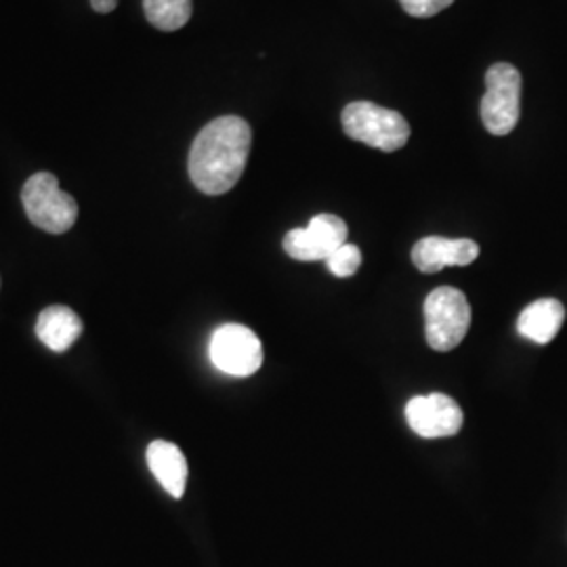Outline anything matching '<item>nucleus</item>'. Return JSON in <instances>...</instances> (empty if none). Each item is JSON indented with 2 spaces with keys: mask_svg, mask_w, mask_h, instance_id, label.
I'll return each mask as SVG.
<instances>
[{
  "mask_svg": "<svg viewBox=\"0 0 567 567\" xmlns=\"http://www.w3.org/2000/svg\"><path fill=\"white\" fill-rule=\"evenodd\" d=\"M252 145L250 124L240 116L208 122L189 152V177L208 196L227 194L240 182Z\"/></svg>",
  "mask_w": 567,
  "mask_h": 567,
  "instance_id": "f257e3e1",
  "label": "nucleus"
},
{
  "mask_svg": "<svg viewBox=\"0 0 567 567\" xmlns=\"http://www.w3.org/2000/svg\"><path fill=\"white\" fill-rule=\"evenodd\" d=\"M341 121L347 137L381 152H398L410 140V124L404 116L377 103H349Z\"/></svg>",
  "mask_w": 567,
  "mask_h": 567,
  "instance_id": "f03ea898",
  "label": "nucleus"
},
{
  "mask_svg": "<svg viewBox=\"0 0 567 567\" xmlns=\"http://www.w3.org/2000/svg\"><path fill=\"white\" fill-rule=\"evenodd\" d=\"M21 203L32 224L55 236L72 229L79 217V204L61 192L58 177L51 173L32 175L21 189Z\"/></svg>",
  "mask_w": 567,
  "mask_h": 567,
  "instance_id": "7ed1b4c3",
  "label": "nucleus"
},
{
  "mask_svg": "<svg viewBox=\"0 0 567 567\" xmlns=\"http://www.w3.org/2000/svg\"><path fill=\"white\" fill-rule=\"evenodd\" d=\"M426 343L435 351H452L468 332L471 307L465 292L452 286L435 288L425 301Z\"/></svg>",
  "mask_w": 567,
  "mask_h": 567,
  "instance_id": "20e7f679",
  "label": "nucleus"
},
{
  "mask_svg": "<svg viewBox=\"0 0 567 567\" xmlns=\"http://www.w3.org/2000/svg\"><path fill=\"white\" fill-rule=\"evenodd\" d=\"M522 114V74L511 63H494L486 72V95L482 100V122L487 133L508 135Z\"/></svg>",
  "mask_w": 567,
  "mask_h": 567,
  "instance_id": "39448f33",
  "label": "nucleus"
},
{
  "mask_svg": "<svg viewBox=\"0 0 567 567\" xmlns=\"http://www.w3.org/2000/svg\"><path fill=\"white\" fill-rule=\"evenodd\" d=\"M210 362L229 377H250L264 364L259 337L240 324H225L210 339Z\"/></svg>",
  "mask_w": 567,
  "mask_h": 567,
  "instance_id": "423d86ee",
  "label": "nucleus"
},
{
  "mask_svg": "<svg viewBox=\"0 0 567 567\" xmlns=\"http://www.w3.org/2000/svg\"><path fill=\"white\" fill-rule=\"evenodd\" d=\"M347 225L337 215H316L307 227L290 229L284 250L297 261H326L347 243Z\"/></svg>",
  "mask_w": 567,
  "mask_h": 567,
  "instance_id": "0eeeda50",
  "label": "nucleus"
},
{
  "mask_svg": "<svg viewBox=\"0 0 567 567\" xmlns=\"http://www.w3.org/2000/svg\"><path fill=\"white\" fill-rule=\"evenodd\" d=\"M405 419L410 429L425 440L452 437L463 429L461 405L444 393L412 398L405 404Z\"/></svg>",
  "mask_w": 567,
  "mask_h": 567,
  "instance_id": "6e6552de",
  "label": "nucleus"
},
{
  "mask_svg": "<svg viewBox=\"0 0 567 567\" xmlns=\"http://www.w3.org/2000/svg\"><path fill=\"white\" fill-rule=\"evenodd\" d=\"M480 257V246L473 240L458 238H440V236H429L412 248V264L416 265L419 271L423 274H437L444 267H465L471 265Z\"/></svg>",
  "mask_w": 567,
  "mask_h": 567,
  "instance_id": "1a4fd4ad",
  "label": "nucleus"
},
{
  "mask_svg": "<svg viewBox=\"0 0 567 567\" xmlns=\"http://www.w3.org/2000/svg\"><path fill=\"white\" fill-rule=\"evenodd\" d=\"M147 465L173 498H182L187 484V461L179 447L164 440L152 442L147 446Z\"/></svg>",
  "mask_w": 567,
  "mask_h": 567,
  "instance_id": "9d476101",
  "label": "nucleus"
},
{
  "mask_svg": "<svg viewBox=\"0 0 567 567\" xmlns=\"http://www.w3.org/2000/svg\"><path fill=\"white\" fill-rule=\"evenodd\" d=\"M566 320V307L557 299H540L527 305L517 320L522 337L538 344H547L557 337Z\"/></svg>",
  "mask_w": 567,
  "mask_h": 567,
  "instance_id": "9b49d317",
  "label": "nucleus"
},
{
  "mask_svg": "<svg viewBox=\"0 0 567 567\" xmlns=\"http://www.w3.org/2000/svg\"><path fill=\"white\" fill-rule=\"evenodd\" d=\"M82 320L65 305H51L42 311L37 322V334L51 351L63 353L82 334Z\"/></svg>",
  "mask_w": 567,
  "mask_h": 567,
  "instance_id": "f8f14e48",
  "label": "nucleus"
},
{
  "mask_svg": "<svg viewBox=\"0 0 567 567\" xmlns=\"http://www.w3.org/2000/svg\"><path fill=\"white\" fill-rule=\"evenodd\" d=\"M143 11L154 28L177 32L192 18V0H143Z\"/></svg>",
  "mask_w": 567,
  "mask_h": 567,
  "instance_id": "ddd939ff",
  "label": "nucleus"
},
{
  "mask_svg": "<svg viewBox=\"0 0 567 567\" xmlns=\"http://www.w3.org/2000/svg\"><path fill=\"white\" fill-rule=\"evenodd\" d=\"M326 265L337 278H351L362 265V250L355 244L344 243L326 259Z\"/></svg>",
  "mask_w": 567,
  "mask_h": 567,
  "instance_id": "4468645a",
  "label": "nucleus"
},
{
  "mask_svg": "<svg viewBox=\"0 0 567 567\" xmlns=\"http://www.w3.org/2000/svg\"><path fill=\"white\" fill-rule=\"evenodd\" d=\"M454 0H400L402 9L412 18H433L447 9Z\"/></svg>",
  "mask_w": 567,
  "mask_h": 567,
  "instance_id": "2eb2a0df",
  "label": "nucleus"
},
{
  "mask_svg": "<svg viewBox=\"0 0 567 567\" xmlns=\"http://www.w3.org/2000/svg\"><path fill=\"white\" fill-rule=\"evenodd\" d=\"M91 7L97 11V13H110L118 7V0H91Z\"/></svg>",
  "mask_w": 567,
  "mask_h": 567,
  "instance_id": "dca6fc26",
  "label": "nucleus"
}]
</instances>
